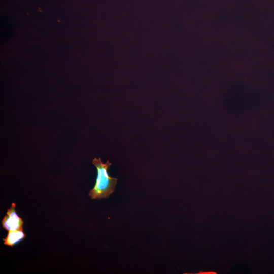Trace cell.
<instances>
[{"label":"cell","mask_w":274,"mask_h":274,"mask_svg":"<svg viewBox=\"0 0 274 274\" xmlns=\"http://www.w3.org/2000/svg\"><path fill=\"white\" fill-rule=\"evenodd\" d=\"M92 164L97 169V176L95 184L90 190L89 195L92 199L108 198L113 193L117 181V178L111 177L108 172L112 163L109 160L104 163L100 158H95Z\"/></svg>","instance_id":"obj_1"},{"label":"cell","mask_w":274,"mask_h":274,"mask_svg":"<svg viewBox=\"0 0 274 274\" xmlns=\"http://www.w3.org/2000/svg\"><path fill=\"white\" fill-rule=\"evenodd\" d=\"M15 207L16 203H12L2 220L3 227L8 231L23 228V221L17 214Z\"/></svg>","instance_id":"obj_2"},{"label":"cell","mask_w":274,"mask_h":274,"mask_svg":"<svg viewBox=\"0 0 274 274\" xmlns=\"http://www.w3.org/2000/svg\"><path fill=\"white\" fill-rule=\"evenodd\" d=\"M26 236L23 232V229L16 230L8 231L7 235L3 238L4 244L5 245L13 247L16 244L23 240Z\"/></svg>","instance_id":"obj_3"}]
</instances>
